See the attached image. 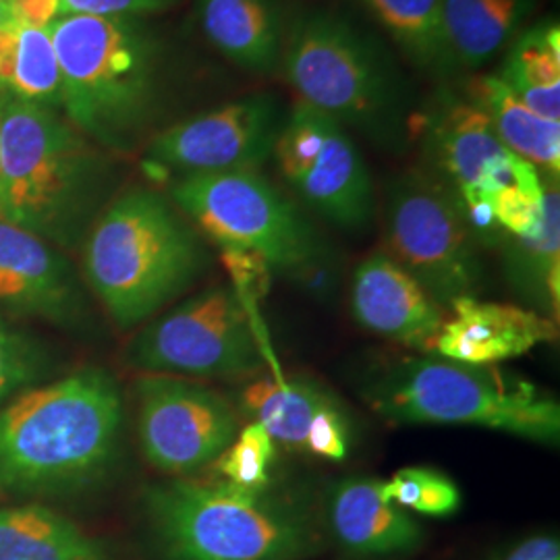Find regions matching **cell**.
<instances>
[{
  "mask_svg": "<svg viewBox=\"0 0 560 560\" xmlns=\"http://www.w3.org/2000/svg\"><path fill=\"white\" fill-rule=\"evenodd\" d=\"M62 115L115 156L138 154L171 125L173 48L148 20L62 15L50 25Z\"/></svg>",
  "mask_w": 560,
  "mask_h": 560,
  "instance_id": "cell-1",
  "label": "cell"
},
{
  "mask_svg": "<svg viewBox=\"0 0 560 560\" xmlns=\"http://www.w3.org/2000/svg\"><path fill=\"white\" fill-rule=\"evenodd\" d=\"M119 156L60 110L4 94L0 117V221L59 249H75L119 191Z\"/></svg>",
  "mask_w": 560,
  "mask_h": 560,
  "instance_id": "cell-2",
  "label": "cell"
},
{
  "mask_svg": "<svg viewBox=\"0 0 560 560\" xmlns=\"http://www.w3.org/2000/svg\"><path fill=\"white\" fill-rule=\"evenodd\" d=\"M117 378L83 368L23 390L0 409V488L13 494H69L104 480L122 434Z\"/></svg>",
  "mask_w": 560,
  "mask_h": 560,
  "instance_id": "cell-3",
  "label": "cell"
},
{
  "mask_svg": "<svg viewBox=\"0 0 560 560\" xmlns=\"http://www.w3.org/2000/svg\"><path fill=\"white\" fill-rule=\"evenodd\" d=\"M80 247L83 280L119 330L156 318L212 264L198 229L150 185L119 191Z\"/></svg>",
  "mask_w": 560,
  "mask_h": 560,
  "instance_id": "cell-4",
  "label": "cell"
},
{
  "mask_svg": "<svg viewBox=\"0 0 560 560\" xmlns=\"http://www.w3.org/2000/svg\"><path fill=\"white\" fill-rule=\"evenodd\" d=\"M280 73L298 101L388 152L413 136V94L376 36L335 11H307L289 23Z\"/></svg>",
  "mask_w": 560,
  "mask_h": 560,
  "instance_id": "cell-5",
  "label": "cell"
},
{
  "mask_svg": "<svg viewBox=\"0 0 560 560\" xmlns=\"http://www.w3.org/2000/svg\"><path fill=\"white\" fill-rule=\"evenodd\" d=\"M143 511L168 560H303L320 550L310 511L270 490L171 478L145 490Z\"/></svg>",
  "mask_w": 560,
  "mask_h": 560,
  "instance_id": "cell-6",
  "label": "cell"
},
{
  "mask_svg": "<svg viewBox=\"0 0 560 560\" xmlns=\"http://www.w3.org/2000/svg\"><path fill=\"white\" fill-rule=\"evenodd\" d=\"M363 399L395 423L480 425L525 441L559 444V400L490 365L411 358L376 370Z\"/></svg>",
  "mask_w": 560,
  "mask_h": 560,
  "instance_id": "cell-7",
  "label": "cell"
},
{
  "mask_svg": "<svg viewBox=\"0 0 560 560\" xmlns=\"http://www.w3.org/2000/svg\"><path fill=\"white\" fill-rule=\"evenodd\" d=\"M164 191L201 237L256 254L272 270L303 277L330 256L316 224L261 171L185 175Z\"/></svg>",
  "mask_w": 560,
  "mask_h": 560,
  "instance_id": "cell-8",
  "label": "cell"
},
{
  "mask_svg": "<svg viewBox=\"0 0 560 560\" xmlns=\"http://www.w3.org/2000/svg\"><path fill=\"white\" fill-rule=\"evenodd\" d=\"M382 241V252L444 310L460 298H478L481 247L463 219L455 191L430 171L413 168L388 180Z\"/></svg>",
  "mask_w": 560,
  "mask_h": 560,
  "instance_id": "cell-9",
  "label": "cell"
},
{
  "mask_svg": "<svg viewBox=\"0 0 560 560\" xmlns=\"http://www.w3.org/2000/svg\"><path fill=\"white\" fill-rule=\"evenodd\" d=\"M261 351L245 301L233 287L214 284L145 322L125 361L141 374L240 381L260 372Z\"/></svg>",
  "mask_w": 560,
  "mask_h": 560,
  "instance_id": "cell-10",
  "label": "cell"
},
{
  "mask_svg": "<svg viewBox=\"0 0 560 560\" xmlns=\"http://www.w3.org/2000/svg\"><path fill=\"white\" fill-rule=\"evenodd\" d=\"M272 161L291 191L340 231L361 233L376 219L378 198L358 143L320 110L300 101L287 110Z\"/></svg>",
  "mask_w": 560,
  "mask_h": 560,
  "instance_id": "cell-11",
  "label": "cell"
},
{
  "mask_svg": "<svg viewBox=\"0 0 560 560\" xmlns=\"http://www.w3.org/2000/svg\"><path fill=\"white\" fill-rule=\"evenodd\" d=\"M287 108L258 92L196 117L175 120L141 150V166L156 183L224 171H260L272 161Z\"/></svg>",
  "mask_w": 560,
  "mask_h": 560,
  "instance_id": "cell-12",
  "label": "cell"
},
{
  "mask_svg": "<svg viewBox=\"0 0 560 560\" xmlns=\"http://www.w3.org/2000/svg\"><path fill=\"white\" fill-rule=\"evenodd\" d=\"M136 402L141 455L168 478H191L240 434L237 405L191 378L141 374Z\"/></svg>",
  "mask_w": 560,
  "mask_h": 560,
  "instance_id": "cell-13",
  "label": "cell"
},
{
  "mask_svg": "<svg viewBox=\"0 0 560 560\" xmlns=\"http://www.w3.org/2000/svg\"><path fill=\"white\" fill-rule=\"evenodd\" d=\"M0 310L73 326L85 318L80 275L62 249L0 221Z\"/></svg>",
  "mask_w": 560,
  "mask_h": 560,
  "instance_id": "cell-14",
  "label": "cell"
},
{
  "mask_svg": "<svg viewBox=\"0 0 560 560\" xmlns=\"http://www.w3.org/2000/svg\"><path fill=\"white\" fill-rule=\"evenodd\" d=\"M349 305L361 328L416 351H434L446 320V310L384 252L358 264Z\"/></svg>",
  "mask_w": 560,
  "mask_h": 560,
  "instance_id": "cell-15",
  "label": "cell"
},
{
  "mask_svg": "<svg viewBox=\"0 0 560 560\" xmlns=\"http://www.w3.org/2000/svg\"><path fill=\"white\" fill-rule=\"evenodd\" d=\"M421 145L425 171L453 191L480 187L511 154L488 117L451 85H439L421 115Z\"/></svg>",
  "mask_w": 560,
  "mask_h": 560,
  "instance_id": "cell-16",
  "label": "cell"
},
{
  "mask_svg": "<svg viewBox=\"0 0 560 560\" xmlns=\"http://www.w3.org/2000/svg\"><path fill=\"white\" fill-rule=\"evenodd\" d=\"M448 312L434 351L444 360L467 365L517 360L559 335L557 320L523 305L460 298Z\"/></svg>",
  "mask_w": 560,
  "mask_h": 560,
  "instance_id": "cell-17",
  "label": "cell"
},
{
  "mask_svg": "<svg viewBox=\"0 0 560 560\" xmlns=\"http://www.w3.org/2000/svg\"><path fill=\"white\" fill-rule=\"evenodd\" d=\"M328 521L340 546L365 559L407 555L423 541L420 523L382 497L378 480L339 481L328 499Z\"/></svg>",
  "mask_w": 560,
  "mask_h": 560,
  "instance_id": "cell-18",
  "label": "cell"
},
{
  "mask_svg": "<svg viewBox=\"0 0 560 560\" xmlns=\"http://www.w3.org/2000/svg\"><path fill=\"white\" fill-rule=\"evenodd\" d=\"M201 36L237 69L279 73L287 38L282 0H196Z\"/></svg>",
  "mask_w": 560,
  "mask_h": 560,
  "instance_id": "cell-19",
  "label": "cell"
},
{
  "mask_svg": "<svg viewBox=\"0 0 560 560\" xmlns=\"http://www.w3.org/2000/svg\"><path fill=\"white\" fill-rule=\"evenodd\" d=\"M460 94L488 117L506 150L534 164L544 180L559 183L560 120L534 113L497 73H480L467 80Z\"/></svg>",
  "mask_w": 560,
  "mask_h": 560,
  "instance_id": "cell-20",
  "label": "cell"
},
{
  "mask_svg": "<svg viewBox=\"0 0 560 560\" xmlns=\"http://www.w3.org/2000/svg\"><path fill=\"white\" fill-rule=\"evenodd\" d=\"M355 2L423 78L451 85L463 75L442 20L441 0Z\"/></svg>",
  "mask_w": 560,
  "mask_h": 560,
  "instance_id": "cell-21",
  "label": "cell"
},
{
  "mask_svg": "<svg viewBox=\"0 0 560 560\" xmlns=\"http://www.w3.org/2000/svg\"><path fill=\"white\" fill-rule=\"evenodd\" d=\"M504 277L529 310L559 318L560 295V200L559 183H546L540 226L525 237L502 243Z\"/></svg>",
  "mask_w": 560,
  "mask_h": 560,
  "instance_id": "cell-22",
  "label": "cell"
},
{
  "mask_svg": "<svg viewBox=\"0 0 560 560\" xmlns=\"http://www.w3.org/2000/svg\"><path fill=\"white\" fill-rule=\"evenodd\" d=\"M538 0H441L460 73H478L525 27Z\"/></svg>",
  "mask_w": 560,
  "mask_h": 560,
  "instance_id": "cell-23",
  "label": "cell"
},
{
  "mask_svg": "<svg viewBox=\"0 0 560 560\" xmlns=\"http://www.w3.org/2000/svg\"><path fill=\"white\" fill-rule=\"evenodd\" d=\"M0 560H113L104 541L44 504L0 506Z\"/></svg>",
  "mask_w": 560,
  "mask_h": 560,
  "instance_id": "cell-24",
  "label": "cell"
},
{
  "mask_svg": "<svg viewBox=\"0 0 560 560\" xmlns=\"http://www.w3.org/2000/svg\"><path fill=\"white\" fill-rule=\"evenodd\" d=\"M337 405L339 399L318 382L270 376L249 382L240 393L237 409L241 418L261 423L280 446L305 453L314 421Z\"/></svg>",
  "mask_w": 560,
  "mask_h": 560,
  "instance_id": "cell-25",
  "label": "cell"
},
{
  "mask_svg": "<svg viewBox=\"0 0 560 560\" xmlns=\"http://www.w3.org/2000/svg\"><path fill=\"white\" fill-rule=\"evenodd\" d=\"M497 75L534 113L544 119L560 120L559 21L525 25L504 48Z\"/></svg>",
  "mask_w": 560,
  "mask_h": 560,
  "instance_id": "cell-26",
  "label": "cell"
},
{
  "mask_svg": "<svg viewBox=\"0 0 560 560\" xmlns=\"http://www.w3.org/2000/svg\"><path fill=\"white\" fill-rule=\"evenodd\" d=\"M0 90L62 113V71L50 27L15 23L0 36Z\"/></svg>",
  "mask_w": 560,
  "mask_h": 560,
  "instance_id": "cell-27",
  "label": "cell"
},
{
  "mask_svg": "<svg viewBox=\"0 0 560 560\" xmlns=\"http://www.w3.org/2000/svg\"><path fill=\"white\" fill-rule=\"evenodd\" d=\"M382 497L428 517H451L459 511L457 483L430 467H402L388 481H381Z\"/></svg>",
  "mask_w": 560,
  "mask_h": 560,
  "instance_id": "cell-28",
  "label": "cell"
},
{
  "mask_svg": "<svg viewBox=\"0 0 560 560\" xmlns=\"http://www.w3.org/2000/svg\"><path fill=\"white\" fill-rule=\"evenodd\" d=\"M50 372V353L40 340L0 318V405L38 386Z\"/></svg>",
  "mask_w": 560,
  "mask_h": 560,
  "instance_id": "cell-29",
  "label": "cell"
},
{
  "mask_svg": "<svg viewBox=\"0 0 560 560\" xmlns=\"http://www.w3.org/2000/svg\"><path fill=\"white\" fill-rule=\"evenodd\" d=\"M275 457L277 442L261 423L252 421L241 428L237 439L212 465L219 480L247 490H268Z\"/></svg>",
  "mask_w": 560,
  "mask_h": 560,
  "instance_id": "cell-30",
  "label": "cell"
},
{
  "mask_svg": "<svg viewBox=\"0 0 560 560\" xmlns=\"http://www.w3.org/2000/svg\"><path fill=\"white\" fill-rule=\"evenodd\" d=\"M183 0H60L62 15H90V18H133L150 20L177 9Z\"/></svg>",
  "mask_w": 560,
  "mask_h": 560,
  "instance_id": "cell-31",
  "label": "cell"
},
{
  "mask_svg": "<svg viewBox=\"0 0 560 560\" xmlns=\"http://www.w3.org/2000/svg\"><path fill=\"white\" fill-rule=\"evenodd\" d=\"M13 18L23 25L50 27L60 18V0H9Z\"/></svg>",
  "mask_w": 560,
  "mask_h": 560,
  "instance_id": "cell-32",
  "label": "cell"
},
{
  "mask_svg": "<svg viewBox=\"0 0 560 560\" xmlns=\"http://www.w3.org/2000/svg\"><path fill=\"white\" fill-rule=\"evenodd\" d=\"M499 560H560V544L557 536H532L513 546Z\"/></svg>",
  "mask_w": 560,
  "mask_h": 560,
  "instance_id": "cell-33",
  "label": "cell"
},
{
  "mask_svg": "<svg viewBox=\"0 0 560 560\" xmlns=\"http://www.w3.org/2000/svg\"><path fill=\"white\" fill-rule=\"evenodd\" d=\"M18 21L13 18V11H11V4L9 0H0V36L11 30Z\"/></svg>",
  "mask_w": 560,
  "mask_h": 560,
  "instance_id": "cell-34",
  "label": "cell"
},
{
  "mask_svg": "<svg viewBox=\"0 0 560 560\" xmlns=\"http://www.w3.org/2000/svg\"><path fill=\"white\" fill-rule=\"evenodd\" d=\"M2 101H4V92L0 90V117H2Z\"/></svg>",
  "mask_w": 560,
  "mask_h": 560,
  "instance_id": "cell-35",
  "label": "cell"
}]
</instances>
